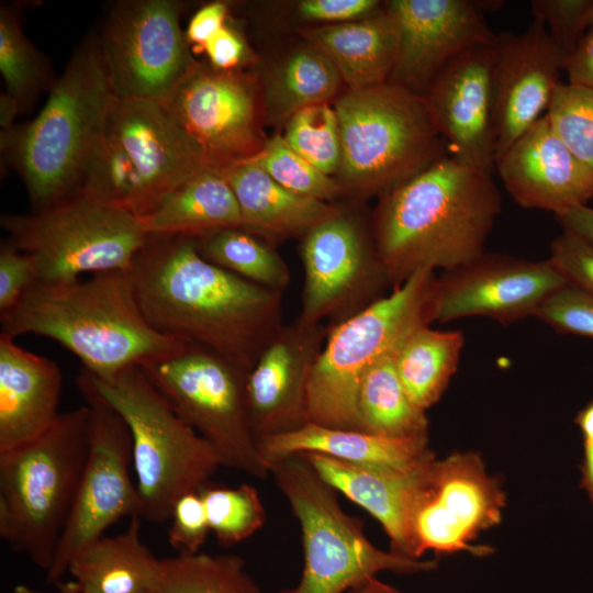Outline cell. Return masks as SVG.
Listing matches in <instances>:
<instances>
[{
	"label": "cell",
	"instance_id": "1",
	"mask_svg": "<svg viewBox=\"0 0 593 593\" xmlns=\"http://www.w3.org/2000/svg\"><path fill=\"white\" fill-rule=\"evenodd\" d=\"M128 272L154 328L245 372L283 325L281 292L208 261L193 238L148 235Z\"/></svg>",
	"mask_w": 593,
	"mask_h": 593
},
{
	"label": "cell",
	"instance_id": "2",
	"mask_svg": "<svg viewBox=\"0 0 593 593\" xmlns=\"http://www.w3.org/2000/svg\"><path fill=\"white\" fill-rule=\"evenodd\" d=\"M502 210L491 172L441 156L381 195L372 240L389 284L422 270L444 271L484 254Z\"/></svg>",
	"mask_w": 593,
	"mask_h": 593
},
{
	"label": "cell",
	"instance_id": "3",
	"mask_svg": "<svg viewBox=\"0 0 593 593\" xmlns=\"http://www.w3.org/2000/svg\"><path fill=\"white\" fill-rule=\"evenodd\" d=\"M0 323L1 334L14 339L33 334L57 342L100 380L175 355L187 345L149 324L128 270L69 283H36L0 315Z\"/></svg>",
	"mask_w": 593,
	"mask_h": 593
},
{
	"label": "cell",
	"instance_id": "4",
	"mask_svg": "<svg viewBox=\"0 0 593 593\" xmlns=\"http://www.w3.org/2000/svg\"><path fill=\"white\" fill-rule=\"evenodd\" d=\"M115 99L92 33L76 47L40 113L1 130L2 157L22 179L32 212L58 203L79 188Z\"/></svg>",
	"mask_w": 593,
	"mask_h": 593
},
{
	"label": "cell",
	"instance_id": "5",
	"mask_svg": "<svg viewBox=\"0 0 593 593\" xmlns=\"http://www.w3.org/2000/svg\"><path fill=\"white\" fill-rule=\"evenodd\" d=\"M89 422L85 404L61 413L35 440L0 452V537L45 572L87 461Z\"/></svg>",
	"mask_w": 593,
	"mask_h": 593
},
{
	"label": "cell",
	"instance_id": "6",
	"mask_svg": "<svg viewBox=\"0 0 593 593\" xmlns=\"http://www.w3.org/2000/svg\"><path fill=\"white\" fill-rule=\"evenodd\" d=\"M438 278L422 270L346 320L332 325L307 389V421L362 430L360 382L379 360L394 356L417 329L436 322Z\"/></svg>",
	"mask_w": 593,
	"mask_h": 593
},
{
	"label": "cell",
	"instance_id": "7",
	"mask_svg": "<svg viewBox=\"0 0 593 593\" xmlns=\"http://www.w3.org/2000/svg\"><path fill=\"white\" fill-rule=\"evenodd\" d=\"M339 128L338 181L368 197L389 192L443 155V138L425 100L387 81L347 90L333 104Z\"/></svg>",
	"mask_w": 593,
	"mask_h": 593
},
{
	"label": "cell",
	"instance_id": "8",
	"mask_svg": "<svg viewBox=\"0 0 593 593\" xmlns=\"http://www.w3.org/2000/svg\"><path fill=\"white\" fill-rule=\"evenodd\" d=\"M126 423L132 437V465L143 504V518L170 519L184 493L199 491L221 465L219 456L175 411L141 367L100 380L79 372Z\"/></svg>",
	"mask_w": 593,
	"mask_h": 593
},
{
	"label": "cell",
	"instance_id": "9",
	"mask_svg": "<svg viewBox=\"0 0 593 593\" xmlns=\"http://www.w3.org/2000/svg\"><path fill=\"white\" fill-rule=\"evenodd\" d=\"M270 473L299 521L304 553L300 581L279 593H345L381 571L412 574L437 568L434 560L376 547L362 523L342 508L338 492L303 455L272 463Z\"/></svg>",
	"mask_w": 593,
	"mask_h": 593
},
{
	"label": "cell",
	"instance_id": "10",
	"mask_svg": "<svg viewBox=\"0 0 593 593\" xmlns=\"http://www.w3.org/2000/svg\"><path fill=\"white\" fill-rule=\"evenodd\" d=\"M8 239L35 262L38 282L69 283L83 273L127 271L148 234L130 211L81 189L29 214L4 213Z\"/></svg>",
	"mask_w": 593,
	"mask_h": 593
},
{
	"label": "cell",
	"instance_id": "11",
	"mask_svg": "<svg viewBox=\"0 0 593 593\" xmlns=\"http://www.w3.org/2000/svg\"><path fill=\"white\" fill-rule=\"evenodd\" d=\"M142 369L178 415L211 445L222 466L257 479L270 474L250 425L247 372L191 345Z\"/></svg>",
	"mask_w": 593,
	"mask_h": 593
},
{
	"label": "cell",
	"instance_id": "12",
	"mask_svg": "<svg viewBox=\"0 0 593 593\" xmlns=\"http://www.w3.org/2000/svg\"><path fill=\"white\" fill-rule=\"evenodd\" d=\"M76 385L90 409L89 450L71 512L46 571L56 584L74 560L123 517L143 518V504L130 474L132 437L121 417L79 373Z\"/></svg>",
	"mask_w": 593,
	"mask_h": 593
},
{
	"label": "cell",
	"instance_id": "13",
	"mask_svg": "<svg viewBox=\"0 0 593 593\" xmlns=\"http://www.w3.org/2000/svg\"><path fill=\"white\" fill-rule=\"evenodd\" d=\"M179 0L113 2L97 34L119 99L165 101L198 60L180 18Z\"/></svg>",
	"mask_w": 593,
	"mask_h": 593
},
{
	"label": "cell",
	"instance_id": "14",
	"mask_svg": "<svg viewBox=\"0 0 593 593\" xmlns=\"http://www.w3.org/2000/svg\"><path fill=\"white\" fill-rule=\"evenodd\" d=\"M505 495L475 452H456L428 466L409 518L410 557L428 550L447 555L467 550L483 556L488 547L470 542L501 522Z\"/></svg>",
	"mask_w": 593,
	"mask_h": 593
},
{
	"label": "cell",
	"instance_id": "15",
	"mask_svg": "<svg viewBox=\"0 0 593 593\" xmlns=\"http://www.w3.org/2000/svg\"><path fill=\"white\" fill-rule=\"evenodd\" d=\"M161 102L214 168L253 158L267 141L260 87L243 69L198 61Z\"/></svg>",
	"mask_w": 593,
	"mask_h": 593
},
{
	"label": "cell",
	"instance_id": "16",
	"mask_svg": "<svg viewBox=\"0 0 593 593\" xmlns=\"http://www.w3.org/2000/svg\"><path fill=\"white\" fill-rule=\"evenodd\" d=\"M304 269L299 321L337 324L362 310L389 284L373 240L356 216L339 210L303 237ZM333 324V325H334Z\"/></svg>",
	"mask_w": 593,
	"mask_h": 593
},
{
	"label": "cell",
	"instance_id": "17",
	"mask_svg": "<svg viewBox=\"0 0 593 593\" xmlns=\"http://www.w3.org/2000/svg\"><path fill=\"white\" fill-rule=\"evenodd\" d=\"M566 286V279L549 259L484 253L438 278L436 322L488 316L511 324L534 316L547 299Z\"/></svg>",
	"mask_w": 593,
	"mask_h": 593
},
{
	"label": "cell",
	"instance_id": "18",
	"mask_svg": "<svg viewBox=\"0 0 593 593\" xmlns=\"http://www.w3.org/2000/svg\"><path fill=\"white\" fill-rule=\"evenodd\" d=\"M492 53L496 160L547 112L567 56L534 16L522 33L495 34Z\"/></svg>",
	"mask_w": 593,
	"mask_h": 593
},
{
	"label": "cell",
	"instance_id": "19",
	"mask_svg": "<svg viewBox=\"0 0 593 593\" xmlns=\"http://www.w3.org/2000/svg\"><path fill=\"white\" fill-rule=\"evenodd\" d=\"M482 4L469 0H391L399 51L389 81L423 97L435 76L462 52L491 43Z\"/></svg>",
	"mask_w": 593,
	"mask_h": 593
},
{
	"label": "cell",
	"instance_id": "20",
	"mask_svg": "<svg viewBox=\"0 0 593 593\" xmlns=\"http://www.w3.org/2000/svg\"><path fill=\"white\" fill-rule=\"evenodd\" d=\"M492 42L451 59L423 94L448 156L488 172L495 164Z\"/></svg>",
	"mask_w": 593,
	"mask_h": 593
},
{
	"label": "cell",
	"instance_id": "21",
	"mask_svg": "<svg viewBox=\"0 0 593 593\" xmlns=\"http://www.w3.org/2000/svg\"><path fill=\"white\" fill-rule=\"evenodd\" d=\"M328 328L299 320L282 327L246 374V402L258 438L295 430L307 421V389Z\"/></svg>",
	"mask_w": 593,
	"mask_h": 593
},
{
	"label": "cell",
	"instance_id": "22",
	"mask_svg": "<svg viewBox=\"0 0 593 593\" xmlns=\"http://www.w3.org/2000/svg\"><path fill=\"white\" fill-rule=\"evenodd\" d=\"M107 130L142 178L147 214L181 183L214 168L161 101L116 98Z\"/></svg>",
	"mask_w": 593,
	"mask_h": 593
},
{
	"label": "cell",
	"instance_id": "23",
	"mask_svg": "<svg viewBox=\"0 0 593 593\" xmlns=\"http://www.w3.org/2000/svg\"><path fill=\"white\" fill-rule=\"evenodd\" d=\"M494 168L513 200L526 209L556 216L593 197V171L568 148L546 113L495 160Z\"/></svg>",
	"mask_w": 593,
	"mask_h": 593
},
{
	"label": "cell",
	"instance_id": "24",
	"mask_svg": "<svg viewBox=\"0 0 593 593\" xmlns=\"http://www.w3.org/2000/svg\"><path fill=\"white\" fill-rule=\"evenodd\" d=\"M61 372L0 333V452L31 443L60 416Z\"/></svg>",
	"mask_w": 593,
	"mask_h": 593
},
{
	"label": "cell",
	"instance_id": "25",
	"mask_svg": "<svg viewBox=\"0 0 593 593\" xmlns=\"http://www.w3.org/2000/svg\"><path fill=\"white\" fill-rule=\"evenodd\" d=\"M300 455L325 482L381 524L390 539L391 551L411 558L410 513L423 477L435 457L416 468L402 470L359 466L320 454Z\"/></svg>",
	"mask_w": 593,
	"mask_h": 593
},
{
	"label": "cell",
	"instance_id": "26",
	"mask_svg": "<svg viewBox=\"0 0 593 593\" xmlns=\"http://www.w3.org/2000/svg\"><path fill=\"white\" fill-rule=\"evenodd\" d=\"M257 443L269 468L300 454H320L354 465L402 470L416 468L435 457L428 447V436L393 438L314 423L289 433L260 437Z\"/></svg>",
	"mask_w": 593,
	"mask_h": 593
},
{
	"label": "cell",
	"instance_id": "27",
	"mask_svg": "<svg viewBox=\"0 0 593 593\" xmlns=\"http://www.w3.org/2000/svg\"><path fill=\"white\" fill-rule=\"evenodd\" d=\"M221 171L236 197L243 228L258 237L304 236L340 210L288 190L249 159Z\"/></svg>",
	"mask_w": 593,
	"mask_h": 593
},
{
	"label": "cell",
	"instance_id": "28",
	"mask_svg": "<svg viewBox=\"0 0 593 593\" xmlns=\"http://www.w3.org/2000/svg\"><path fill=\"white\" fill-rule=\"evenodd\" d=\"M302 34L307 44L333 63L349 90L389 81L398 58L399 37L385 10L357 21L304 30Z\"/></svg>",
	"mask_w": 593,
	"mask_h": 593
},
{
	"label": "cell",
	"instance_id": "29",
	"mask_svg": "<svg viewBox=\"0 0 593 593\" xmlns=\"http://www.w3.org/2000/svg\"><path fill=\"white\" fill-rule=\"evenodd\" d=\"M138 220L148 235L198 238L221 230L243 228L236 197L217 168H206L188 179Z\"/></svg>",
	"mask_w": 593,
	"mask_h": 593
},
{
	"label": "cell",
	"instance_id": "30",
	"mask_svg": "<svg viewBox=\"0 0 593 593\" xmlns=\"http://www.w3.org/2000/svg\"><path fill=\"white\" fill-rule=\"evenodd\" d=\"M141 517L101 537L71 561L68 573L83 593H156L160 559L141 539Z\"/></svg>",
	"mask_w": 593,
	"mask_h": 593
},
{
	"label": "cell",
	"instance_id": "31",
	"mask_svg": "<svg viewBox=\"0 0 593 593\" xmlns=\"http://www.w3.org/2000/svg\"><path fill=\"white\" fill-rule=\"evenodd\" d=\"M343 83L333 63L306 44L288 55L266 79L261 89L264 119L287 122L306 107L336 99Z\"/></svg>",
	"mask_w": 593,
	"mask_h": 593
},
{
	"label": "cell",
	"instance_id": "32",
	"mask_svg": "<svg viewBox=\"0 0 593 593\" xmlns=\"http://www.w3.org/2000/svg\"><path fill=\"white\" fill-rule=\"evenodd\" d=\"M463 345L461 331L425 326L414 332L395 354L399 377L421 410L426 412L447 389L457 371Z\"/></svg>",
	"mask_w": 593,
	"mask_h": 593
},
{
	"label": "cell",
	"instance_id": "33",
	"mask_svg": "<svg viewBox=\"0 0 593 593\" xmlns=\"http://www.w3.org/2000/svg\"><path fill=\"white\" fill-rule=\"evenodd\" d=\"M394 356L379 360L360 382L357 406L362 430L393 438L428 436L425 411L409 396Z\"/></svg>",
	"mask_w": 593,
	"mask_h": 593
},
{
	"label": "cell",
	"instance_id": "34",
	"mask_svg": "<svg viewBox=\"0 0 593 593\" xmlns=\"http://www.w3.org/2000/svg\"><path fill=\"white\" fill-rule=\"evenodd\" d=\"M208 261L265 288L282 292L290 271L280 255L244 228H226L193 238Z\"/></svg>",
	"mask_w": 593,
	"mask_h": 593
},
{
	"label": "cell",
	"instance_id": "35",
	"mask_svg": "<svg viewBox=\"0 0 593 593\" xmlns=\"http://www.w3.org/2000/svg\"><path fill=\"white\" fill-rule=\"evenodd\" d=\"M0 72L4 92L12 97L21 113L52 89L55 78L46 56L29 40L22 27V14L14 4L0 5Z\"/></svg>",
	"mask_w": 593,
	"mask_h": 593
},
{
	"label": "cell",
	"instance_id": "36",
	"mask_svg": "<svg viewBox=\"0 0 593 593\" xmlns=\"http://www.w3.org/2000/svg\"><path fill=\"white\" fill-rule=\"evenodd\" d=\"M156 593H261L242 558L203 552L160 559Z\"/></svg>",
	"mask_w": 593,
	"mask_h": 593
},
{
	"label": "cell",
	"instance_id": "37",
	"mask_svg": "<svg viewBox=\"0 0 593 593\" xmlns=\"http://www.w3.org/2000/svg\"><path fill=\"white\" fill-rule=\"evenodd\" d=\"M78 189L119 205L138 219L147 214L142 178L125 149L108 130L90 155Z\"/></svg>",
	"mask_w": 593,
	"mask_h": 593
},
{
	"label": "cell",
	"instance_id": "38",
	"mask_svg": "<svg viewBox=\"0 0 593 593\" xmlns=\"http://www.w3.org/2000/svg\"><path fill=\"white\" fill-rule=\"evenodd\" d=\"M199 492L205 505L211 533L221 546L240 542L264 526L266 511L253 485L227 488L208 483Z\"/></svg>",
	"mask_w": 593,
	"mask_h": 593
},
{
	"label": "cell",
	"instance_id": "39",
	"mask_svg": "<svg viewBox=\"0 0 593 593\" xmlns=\"http://www.w3.org/2000/svg\"><path fill=\"white\" fill-rule=\"evenodd\" d=\"M287 144L326 175L337 174L340 161L339 128L329 102L306 107L286 122Z\"/></svg>",
	"mask_w": 593,
	"mask_h": 593
},
{
	"label": "cell",
	"instance_id": "40",
	"mask_svg": "<svg viewBox=\"0 0 593 593\" xmlns=\"http://www.w3.org/2000/svg\"><path fill=\"white\" fill-rule=\"evenodd\" d=\"M249 160L279 184L300 195L328 202L344 192L337 179L295 153L282 135L267 139L259 153Z\"/></svg>",
	"mask_w": 593,
	"mask_h": 593
},
{
	"label": "cell",
	"instance_id": "41",
	"mask_svg": "<svg viewBox=\"0 0 593 593\" xmlns=\"http://www.w3.org/2000/svg\"><path fill=\"white\" fill-rule=\"evenodd\" d=\"M546 114L568 148L593 171V88L559 82Z\"/></svg>",
	"mask_w": 593,
	"mask_h": 593
},
{
	"label": "cell",
	"instance_id": "42",
	"mask_svg": "<svg viewBox=\"0 0 593 593\" xmlns=\"http://www.w3.org/2000/svg\"><path fill=\"white\" fill-rule=\"evenodd\" d=\"M593 0H533L534 18L540 19L559 47L568 57L589 30V13Z\"/></svg>",
	"mask_w": 593,
	"mask_h": 593
},
{
	"label": "cell",
	"instance_id": "43",
	"mask_svg": "<svg viewBox=\"0 0 593 593\" xmlns=\"http://www.w3.org/2000/svg\"><path fill=\"white\" fill-rule=\"evenodd\" d=\"M534 316L559 333L593 338V295L572 286L553 293Z\"/></svg>",
	"mask_w": 593,
	"mask_h": 593
},
{
	"label": "cell",
	"instance_id": "44",
	"mask_svg": "<svg viewBox=\"0 0 593 593\" xmlns=\"http://www.w3.org/2000/svg\"><path fill=\"white\" fill-rule=\"evenodd\" d=\"M168 528L169 545L178 555L200 552L211 533L205 505L199 491L181 495L174 504Z\"/></svg>",
	"mask_w": 593,
	"mask_h": 593
},
{
	"label": "cell",
	"instance_id": "45",
	"mask_svg": "<svg viewBox=\"0 0 593 593\" xmlns=\"http://www.w3.org/2000/svg\"><path fill=\"white\" fill-rule=\"evenodd\" d=\"M548 259L569 286L593 295V244L563 231L552 240Z\"/></svg>",
	"mask_w": 593,
	"mask_h": 593
},
{
	"label": "cell",
	"instance_id": "46",
	"mask_svg": "<svg viewBox=\"0 0 593 593\" xmlns=\"http://www.w3.org/2000/svg\"><path fill=\"white\" fill-rule=\"evenodd\" d=\"M38 282L34 260L8 238L0 246V315L12 310Z\"/></svg>",
	"mask_w": 593,
	"mask_h": 593
},
{
	"label": "cell",
	"instance_id": "47",
	"mask_svg": "<svg viewBox=\"0 0 593 593\" xmlns=\"http://www.w3.org/2000/svg\"><path fill=\"white\" fill-rule=\"evenodd\" d=\"M377 0H303L298 3L299 14L306 20L346 23L370 18L380 11Z\"/></svg>",
	"mask_w": 593,
	"mask_h": 593
},
{
	"label": "cell",
	"instance_id": "48",
	"mask_svg": "<svg viewBox=\"0 0 593 593\" xmlns=\"http://www.w3.org/2000/svg\"><path fill=\"white\" fill-rule=\"evenodd\" d=\"M209 64L220 70H237L248 59V48L240 34L228 23L203 46Z\"/></svg>",
	"mask_w": 593,
	"mask_h": 593
},
{
	"label": "cell",
	"instance_id": "49",
	"mask_svg": "<svg viewBox=\"0 0 593 593\" xmlns=\"http://www.w3.org/2000/svg\"><path fill=\"white\" fill-rule=\"evenodd\" d=\"M228 21V5L224 2H211L202 5L190 19L184 31L187 42L202 51Z\"/></svg>",
	"mask_w": 593,
	"mask_h": 593
},
{
	"label": "cell",
	"instance_id": "50",
	"mask_svg": "<svg viewBox=\"0 0 593 593\" xmlns=\"http://www.w3.org/2000/svg\"><path fill=\"white\" fill-rule=\"evenodd\" d=\"M563 71L569 83L593 88V27L588 30L575 49L566 58Z\"/></svg>",
	"mask_w": 593,
	"mask_h": 593
},
{
	"label": "cell",
	"instance_id": "51",
	"mask_svg": "<svg viewBox=\"0 0 593 593\" xmlns=\"http://www.w3.org/2000/svg\"><path fill=\"white\" fill-rule=\"evenodd\" d=\"M563 231L573 233L593 244V209L579 205L556 215Z\"/></svg>",
	"mask_w": 593,
	"mask_h": 593
},
{
	"label": "cell",
	"instance_id": "52",
	"mask_svg": "<svg viewBox=\"0 0 593 593\" xmlns=\"http://www.w3.org/2000/svg\"><path fill=\"white\" fill-rule=\"evenodd\" d=\"M580 470L582 474L580 486L593 502V443H583V460Z\"/></svg>",
	"mask_w": 593,
	"mask_h": 593
},
{
	"label": "cell",
	"instance_id": "53",
	"mask_svg": "<svg viewBox=\"0 0 593 593\" xmlns=\"http://www.w3.org/2000/svg\"><path fill=\"white\" fill-rule=\"evenodd\" d=\"M21 113L16 101L5 92L0 94V124L2 130L13 126V121Z\"/></svg>",
	"mask_w": 593,
	"mask_h": 593
},
{
	"label": "cell",
	"instance_id": "54",
	"mask_svg": "<svg viewBox=\"0 0 593 593\" xmlns=\"http://www.w3.org/2000/svg\"><path fill=\"white\" fill-rule=\"evenodd\" d=\"M574 422L581 430L583 443H593V399L578 412Z\"/></svg>",
	"mask_w": 593,
	"mask_h": 593
},
{
	"label": "cell",
	"instance_id": "55",
	"mask_svg": "<svg viewBox=\"0 0 593 593\" xmlns=\"http://www.w3.org/2000/svg\"><path fill=\"white\" fill-rule=\"evenodd\" d=\"M345 593H402L392 585H389L376 577L369 578Z\"/></svg>",
	"mask_w": 593,
	"mask_h": 593
},
{
	"label": "cell",
	"instance_id": "56",
	"mask_svg": "<svg viewBox=\"0 0 593 593\" xmlns=\"http://www.w3.org/2000/svg\"><path fill=\"white\" fill-rule=\"evenodd\" d=\"M57 591L53 593H83L79 585L74 581H59L55 584ZM13 593H52L36 590L25 584H18L13 588Z\"/></svg>",
	"mask_w": 593,
	"mask_h": 593
},
{
	"label": "cell",
	"instance_id": "57",
	"mask_svg": "<svg viewBox=\"0 0 593 593\" xmlns=\"http://www.w3.org/2000/svg\"><path fill=\"white\" fill-rule=\"evenodd\" d=\"M593 27V2L589 13V29Z\"/></svg>",
	"mask_w": 593,
	"mask_h": 593
}]
</instances>
